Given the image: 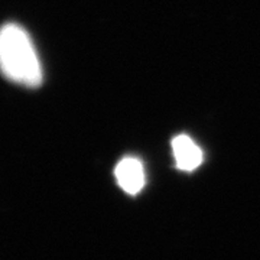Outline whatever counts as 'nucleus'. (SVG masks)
<instances>
[{
  "label": "nucleus",
  "instance_id": "f257e3e1",
  "mask_svg": "<svg viewBox=\"0 0 260 260\" xmlns=\"http://www.w3.org/2000/svg\"><path fill=\"white\" fill-rule=\"evenodd\" d=\"M2 71L10 81L28 87L42 83V67L28 32L19 25L8 23L0 34Z\"/></svg>",
  "mask_w": 260,
  "mask_h": 260
},
{
  "label": "nucleus",
  "instance_id": "f03ea898",
  "mask_svg": "<svg viewBox=\"0 0 260 260\" xmlns=\"http://www.w3.org/2000/svg\"><path fill=\"white\" fill-rule=\"evenodd\" d=\"M114 175L123 191L130 195L139 194L145 185V171L139 159H121L114 169Z\"/></svg>",
  "mask_w": 260,
  "mask_h": 260
},
{
  "label": "nucleus",
  "instance_id": "7ed1b4c3",
  "mask_svg": "<svg viewBox=\"0 0 260 260\" xmlns=\"http://www.w3.org/2000/svg\"><path fill=\"white\" fill-rule=\"evenodd\" d=\"M172 152L181 171L191 172L203 164V150L186 135H178L172 139Z\"/></svg>",
  "mask_w": 260,
  "mask_h": 260
}]
</instances>
